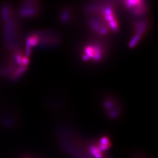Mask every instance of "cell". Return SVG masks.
Listing matches in <instances>:
<instances>
[{
	"instance_id": "cell-1",
	"label": "cell",
	"mask_w": 158,
	"mask_h": 158,
	"mask_svg": "<svg viewBox=\"0 0 158 158\" xmlns=\"http://www.w3.org/2000/svg\"><path fill=\"white\" fill-rule=\"evenodd\" d=\"M102 43L97 42L88 43L83 49V59L86 61L97 62L101 61L105 54Z\"/></svg>"
},
{
	"instance_id": "cell-2",
	"label": "cell",
	"mask_w": 158,
	"mask_h": 158,
	"mask_svg": "<svg viewBox=\"0 0 158 158\" xmlns=\"http://www.w3.org/2000/svg\"><path fill=\"white\" fill-rule=\"evenodd\" d=\"M124 4L125 7L135 16L144 15L148 9L147 5L144 1H127L124 2Z\"/></svg>"
},
{
	"instance_id": "cell-3",
	"label": "cell",
	"mask_w": 158,
	"mask_h": 158,
	"mask_svg": "<svg viewBox=\"0 0 158 158\" xmlns=\"http://www.w3.org/2000/svg\"><path fill=\"white\" fill-rule=\"evenodd\" d=\"M104 107L110 117L115 118L120 113V105L113 98H107L104 101Z\"/></svg>"
}]
</instances>
